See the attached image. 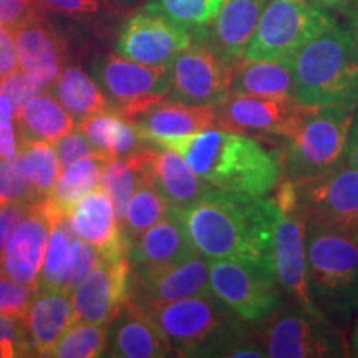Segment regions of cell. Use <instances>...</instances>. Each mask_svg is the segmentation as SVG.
<instances>
[{
  "label": "cell",
  "instance_id": "cell-1",
  "mask_svg": "<svg viewBox=\"0 0 358 358\" xmlns=\"http://www.w3.org/2000/svg\"><path fill=\"white\" fill-rule=\"evenodd\" d=\"M181 214L203 256L245 262L275 275L274 239L280 209L274 198L213 186Z\"/></svg>",
  "mask_w": 358,
  "mask_h": 358
},
{
  "label": "cell",
  "instance_id": "cell-2",
  "mask_svg": "<svg viewBox=\"0 0 358 358\" xmlns=\"http://www.w3.org/2000/svg\"><path fill=\"white\" fill-rule=\"evenodd\" d=\"M158 146L176 151L203 181L219 189L267 196L282 179V153L245 133L216 127Z\"/></svg>",
  "mask_w": 358,
  "mask_h": 358
},
{
  "label": "cell",
  "instance_id": "cell-3",
  "mask_svg": "<svg viewBox=\"0 0 358 358\" xmlns=\"http://www.w3.org/2000/svg\"><path fill=\"white\" fill-rule=\"evenodd\" d=\"M143 308L153 315L178 357H231L252 338L248 322L213 292Z\"/></svg>",
  "mask_w": 358,
  "mask_h": 358
},
{
  "label": "cell",
  "instance_id": "cell-4",
  "mask_svg": "<svg viewBox=\"0 0 358 358\" xmlns=\"http://www.w3.org/2000/svg\"><path fill=\"white\" fill-rule=\"evenodd\" d=\"M290 64L302 105L358 106V53L338 24L303 45Z\"/></svg>",
  "mask_w": 358,
  "mask_h": 358
},
{
  "label": "cell",
  "instance_id": "cell-5",
  "mask_svg": "<svg viewBox=\"0 0 358 358\" xmlns=\"http://www.w3.org/2000/svg\"><path fill=\"white\" fill-rule=\"evenodd\" d=\"M307 268L313 301L327 319L358 313V236L343 227L307 221Z\"/></svg>",
  "mask_w": 358,
  "mask_h": 358
},
{
  "label": "cell",
  "instance_id": "cell-6",
  "mask_svg": "<svg viewBox=\"0 0 358 358\" xmlns=\"http://www.w3.org/2000/svg\"><path fill=\"white\" fill-rule=\"evenodd\" d=\"M357 106H324L285 138L282 178L307 185L345 163V151Z\"/></svg>",
  "mask_w": 358,
  "mask_h": 358
},
{
  "label": "cell",
  "instance_id": "cell-7",
  "mask_svg": "<svg viewBox=\"0 0 358 358\" xmlns=\"http://www.w3.org/2000/svg\"><path fill=\"white\" fill-rule=\"evenodd\" d=\"M337 24L312 0H268L244 58L290 62L303 45Z\"/></svg>",
  "mask_w": 358,
  "mask_h": 358
},
{
  "label": "cell",
  "instance_id": "cell-8",
  "mask_svg": "<svg viewBox=\"0 0 358 358\" xmlns=\"http://www.w3.org/2000/svg\"><path fill=\"white\" fill-rule=\"evenodd\" d=\"M250 335L274 358L348 357L343 335L325 315H313L295 303L280 307L267 319L256 322Z\"/></svg>",
  "mask_w": 358,
  "mask_h": 358
},
{
  "label": "cell",
  "instance_id": "cell-9",
  "mask_svg": "<svg viewBox=\"0 0 358 358\" xmlns=\"http://www.w3.org/2000/svg\"><path fill=\"white\" fill-rule=\"evenodd\" d=\"M275 203L280 217L275 227L274 267L280 289L294 303L313 315H325L313 301L307 268V216L303 213L295 182L280 179ZM327 317V315H325Z\"/></svg>",
  "mask_w": 358,
  "mask_h": 358
},
{
  "label": "cell",
  "instance_id": "cell-10",
  "mask_svg": "<svg viewBox=\"0 0 358 358\" xmlns=\"http://www.w3.org/2000/svg\"><path fill=\"white\" fill-rule=\"evenodd\" d=\"M93 75L111 108L128 120L168 100L171 90L169 65H145L118 55L98 58Z\"/></svg>",
  "mask_w": 358,
  "mask_h": 358
},
{
  "label": "cell",
  "instance_id": "cell-11",
  "mask_svg": "<svg viewBox=\"0 0 358 358\" xmlns=\"http://www.w3.org/2000/svg\"><path fill=\"white\" fill-rule=\"evenodd\" d=\"M209 284L214 295L248 324H256L282 307L274 274L231 259H209Z\"/></svg>",
  "mask_w": 358,
  "mask_h": 358
},
{
  "label": "cell",
  "instance_id": "cell-12",
  "mask_svg": "<svg viewBox=\"0 0 358 358\" xmlns=\"http://www.w3.org/2000/svg\"><path fill=\"white\" fill-rule=\"evenodd\" d=\"M168 100L194 106H219L231 96L232 65L208 43L192 42L169 65Z\"/></svg>",
  "mask_w": 358,
  "mask_h": 358
},
{
  "label": "cell",
  "instance_id": "cell-13",
  "mask_svg": "<svg viewBox=\"0 0 358 358\" xmlns=\"http://www.w3.org/2000/svg\"><path fill=\"white\" fill-rule=\"evenodd\" d=\"M319 108L295 96L231 95L216 106L219 127L245 134L289 138Z\"/></svg>",
  "mask_w": 358,
  "mask_h": 358
},
{
  "label": "cell",
  "instance_id": "cell-14",
  "mask_svg": "<svg viewBox=\"0 0 358 358\" xmlns=\"http://www.w3.org/2000/svg\"><path fill=\"white\" fill-rule=\"evenodd\" d=\"M191 43L189 29L150 2L123 25L116 40V52L138 64L171 65Z\"/></svg>",
  "mask_w": 358,
  "mask_h": 358
},
{
  "label": "cell",
  "instance_id": "cell-15",
  "mask_svg": "<svg viewBox=\"0 0 358 358\" xmlns=\"http://www.w3.org/2000/svg\"><path fill=\"white\" fill-rule=\"evenodd\" d=\"M209 259L201 252L185 261L131 266L128 301L141 307L211 294Z\"/></svg>",
  "mask_w": 358,
  "mask_h": 358
},
{
  "label": "cell",
  "instance_id": "cell-16",
  "mask_svg": "<svg viewBox=\"0 0 358 358\" xmlns=\"http://www.w3.org/2000/svg\"><path fill=\"white\" fill-rule=\"evenodd\" d=\"M131 262L128 252L100 257L90 274L71 292L73 322L108 325L129 297Z\"/></svg>",
  "mask_w": 358,
  "mask_h": 358
},
{
  "label": "cell",
  "instance_id": "cell-17",
  "mask_svg": "<svg viewBox=\"0 0 358 358\" xmlns=\"http://www.w3.org/2000/svg\"><path fill=\"white\" fill-rule=\"evenodd\" d=\"M295 186L307 221L358 231V169L343 163L317 181Z\"/></svg>",
  "mask_w": 358,
  "mask_h": 358
},
{
  "label": "cell",
  "instance_id": "cell-18",
  "mask_svg": "<svg viewBox=\"0 0 358 358\" xmlns=\"http://www.w3.org/2000/svg\"><path fill=\"white\" fill-rule=\"evenodd\" d=\"M129 158L143 176L176 208H187L213 187L192 171L181 155L168 148H143Z\"/></svg>",
  "mask_w": 358,
  "mask_h": 358
},
{
  "label": "cell",
  "instance_id": "cell-19",
  "mask_svg": "<svg viewBox=\"0 0 358 358\" xmlns=\"http://www.w3.org/2000/svg\"><path fill=\"white\" fill-rule=\"evenodd\" d=\"M52 219L43 209L42 199L32 204L0 256V271L13 280L38 289Z\"/></svg>",
  "mask_w": 358,
  "mask_h": 358
},
{
  "label": "cell",
  "instance_id": "cell-20",
  "mask_svg": "<svg viewBox=\"0 0 358 358\" xmlns=\"http://www.w3.org/2000/svg\"><path fill=\"white\" fill-rule=\"evenodd\" d=\"M13 34L20 69L43 87L55 83L64 70L65 42L42 8L13 30Z\"/></svg>",
  "mask_w": 358,
  "mask_h": 358
},
{
  "label": "cell",
  "instance_id": "cell-21",
  "mask_svg": "<svg viewBox=\"0 0 358 358\" xmlns=\"http://www.w3.org/2000/svg\"><path fill=\"white\" fill-rule=\"evenodd\" d=\"M108 352L120 358H163L174 355L166 335L150 312L127 301L108 324Z\"/></svg>",
  "mask_w": 358,
  "mask_h": 358
},
{
  "label": "cell",
  "instance_id": "cell-22",
  "mask_svg": "<svg viewBox=\"0 0 358 358\" xmlns=\"http://www.w3.org/2000/svg\"><path fill=\"white\" fill-rule=\"evenodd\" d=\"M268 0H227L211 24L201 27V40L234 65L243 60Z\"/></svg>",
  "mask_w": 358,
  "mask_h": 358
},
{
  "label": "cell",
  "instance_id": "cell-23",
  "mask_svg": "<svg viewBox=\"0 0 358 358\" xmlns=\"http://www.w3.org/2000/svg\"><path fill=\"white\" fill-rule=\"evenodd\" d=\"M129 122L151 145L219 127L216 106H194L169 100L156 103Z\"/></svg>",
  "mask_w": 358,
  "mask_h": 358
},
{
  "label": "cell",
  "instance_id": "cell-24",
  "mask_svg": "<svg viewBox=\"0 0 358 358\" xmlns=\"http://www.w3.org/2000/svg\"><path fill=\"white\" fill-rule=\"evenodd\" d=\"M199 252L192 244L181 208L171 206L169 211L155 226L128 244V257L131 266H156L185 261Z\"/></svg>",
  "mask_w": 358,
  "mask_h": 358
},
{
  "label": "cell",
  "instance_id": "cell-25",
  "mask_svg": "<svg viewBox=\"0 0 358 358\" xmlns=\"http://www.w3.org/2000/svg\"><path fill=\"white\" fill-rule=\"evenodd\" d=\"M71 226L85 243L93 245L100 257H116L128 252L122 222L105 191H92L70 213Z\"/></svg>",
  "mask_w": 358,
  "mask_h": 358
},
{
  "label": "cell",
  "instance_id": "cell-26",
  "mask_svg": "<svg viewBox=\"0 0 358 358\" xmlns=\"http://www.w3.org/2000/svg\"><path fill=\"white\" fill-rule=\"evenodd\" d=\"M71 324L73 307L70 294L38 289L25 319L27 337L32 352L40 357H50L53 347Z\"/></svg>",
  "mask_w": 358,
  "mask_h": 358
},
{
  "label": "cell",
  "instance_id": "cell-27",
  "mask_svg": "<svg viewBox=\"0 0 358 358\" xmlns=\"http://www.w3.org/2000/svg\"><path fill=\"white\" fill-rule=\"evenodd\" d=\"M231 95L295 96V77L290 62L248 60L232 65Z\"/></svg>",
  "mask_w": 358,
  "mask_h": 358
},
{
  "label": "cell",
  "instance_id": "cell-28",
  "mask_svg": "<svg viewBox=\"0 0 358 358\" xmlns=\"http://www.w3.org/2000/svg\"><path fill=\"white\" fill-rule=\"evenodd\" d=\"M20 141L57 143L75 128V118L48 93L34 96L17 116Z\"/></svg>",
  "mask_w": 358,
  "mask_h": 358
},
{
  "label": "cell",
  "instance_id": "cell-29",
  "mask_svg": "<svg viewBox=\"0 0 358 358\" xmlns=\"http://www.w3.org/2000/svg\"><path fill=\"white\" fill-rule=\"evenodd\" d=\"M80 131L110 158H128L143 150L145 140L134 124L116 110L90 115L80 120Z\"/></svg>",
  "mask_w": 358,
  "mask_h": 358
},
{
  "label": "cell",
  "instance_id": "cell-30",
  "mask_svg": "<svg viewBox=\"0 0 358 358\" xmlns=\"http://www.w3.org/2000/svg\"><path fill=\"white\" fill-rule=\"evenodd\" d=\"M110 159L113 158H110L105 151H98L75 161L58 176L52 192L47 196L48 201L58 211L70 216L75 206L100 185L103 168Z\"/></svg>",
  "mask_w": 358,
  "mask_h": 358
},
{
  "label": "cell",
  "instance_id": "cell-31",
  "mask_svg": "<svg viewBox=\"0 0 358 358\" xmlns=\"http://www.w3.org/2000/svg\"><path fill=\"white\" fill-rule=\"evenodd\" d=\"M53 88L58 101L75 120H83L90 115L113 110L96 80H93L80 66H69L62 70Z\"/></svg>",
  "mask_w": 358,
  "mask_h": 358
},
{
  "label": "cell",
  "instance_id": "cell-32",
  "mask_svg": "<svg viewBox=\"0 0 358 358\" xmlns=\"http://www.w3.org/2000/svg\"><path fill=\"white\" fill-rule=\"evenodd\" d=\"M169 208H171V204L168 203V199L143 176L133 192L131 199H129L127 214H124L122 222L127 244L133 243L143 232L155 226L169 211Z\"/></svg>",
  "mask_w": 358,
  "mask_h": 358
},
{
  "label": "cell",
  "instance_id": "cell-33",
  "mask_svg": "<svg viewBox=\"0 0 358 358\" xmlns=\"http://www.w3.org/2000/svg\"><path fill=\"white\" fill-rule=\"evenodd\" d=\"M20 169L42 198L50 194L60 176V161L57 151L47 141H20L19 143Z\"/></svg>",
  "mask_w": 358,
  "mask_h": 358
},
{
  "label": "cell",
  "instance_id": "cell-34",
  "mask_svg": "<svg viewBox=\"0 0 358 358\" xmlns=\"http://www.w3.org/2000/svg\"><path fill=\"white\" fill-rule=\"evenodd\" d=\"M108 352V325L73 322L53 347L50 357L96 358Z\"/></svg>",
  "mask_w": 358,
  "mask_h": 358
},
{
  "label": "cell",
  "instance_id": "cell-35",
  "mask_svg": "<svg viewBox=\"0 0 358 358\" xmlns=\"http://www.w3.org/2000/svg\"><path fill=\"white\" fill-rule=\"evenodd\" d=\"M143 179V174L138 169L134 161L129 158H113L106 163L101 173V189L108 196L113 204L115 214L120 222H123L129 199H131L138 182Z\"/></svg>",
  "mask_w": 358,
  "mask_h": 358
},
{
  "label": "cell",
  "instance_id": "cell-36",
  "mask_svg": "<svg viewBox=\"0 0 358 358\" xmlns=\"http://www.w3.org/2000/svg\"><path fill=\"white\" fill-rule=\"evenodd\" d=\"M161 10L185 25L186 29H201L216 19L227 0H153Z\"/></svg>",
  "mask_w": 358,
  "mask_h": 358
},
{
  "label": "cell",
  "instance_id": "cell-37",
  "mask_svg": "<svg viewBox=\"0 0 358 358\" xmlns=\"http://www.w3.org/2000/svg\"><path fill=\"white\" fill-rule=\"evenodd\" d=\"M43 199L22 173L19 159L0 156V204H35Z\"/></svg>",
  "mask_w": 358,
  "mask_h": 358
},
{
  "label": "cell",
  "instance_id": "cell-38",
  "mask_svg": "<svg viewBox=\"0 0 358 358\" xmlns=\"http://www.w3.org/2000/svg\"><path fill=\"white\" fill-rule=\"evenodd\" d=\"M38 289L13 280L0 271V315L25 320Z\"/></svg>",
  "mask_w": 358,
  "mask_h": 358
},
{
  "label": "cell",
  "instance_id": "cell-39",
  "mask_svg": "<svg viewBox=\"0 0 358 358\" xmlns=\"http://www.w3.org/2000/svg\"><path fill=\"white\" fill-rule=\"evenodd\" d=\"M43 85L38 83L24 70H15L13 73L0 80V92L6 93L8 100H10L15 118L20 115L27 103L32 100L34 96L43 93Z\"/></svg>",
  "mask_w": 358,
  "mask_h": 358
},
{
  "label": "cell",
  "instance_id": "cell-40",
  "mask_svg": "<svg viewBox=\"0 0 358 358\" xmlns=\"http://www.w3.org/2000/svg\"><path fill=\"white\" fill-rule=\"evenodd\" d=\"M58 161H60L62 169L69 168L70 164H73L75 161L85 156L98 153V148L88 140L82 131H70L66 136L57 141L55 146Z\"/></svg>",
  "mask_w": 358,
  "mask_h": 358
},
{
  "label": "cell",
  "instance_id": "cell-41",
  "mask_svg": "<svg viewBox=\"0 0 358 358\" xmlns=\"http://www.w3.org/2000/svg\"><path fill=\"white\" fill-rule=\"evenodd\" d=\"M13 108L6 93L0 92V156L15 158L19 155V138L13 127Z\"/></svg>",
  "mask_w": 358,
  "mask_h": 358
},
{
  "label": "cell",
  "instance_id": "cell-42",
  "mask_svg": "<svg viewBox=\"0 0 358 358\" xmlns=\"http://www.w3.org/2000/svg\"><path fill=\"white\" fill-rule=\"evenodd\" d=\"M40 10L35 0H0V24L12 32Z\"/></svg>",
  "mask_w": 358,
  "mask_h": 358
},
{
  "label": "cell",
  "instance_id": "cell-43",
  "mask_svg": "<svg viewBox=\"0 0 358 358\" xmlns=\"http://www.w3.org/2000/svg\"><path fill=\"white\" fill-rule=\"evenodd\" d=\"M42 10H50L66 17H87L100 10V0H35Z\"/></svg>",
  "mask_w": 358,
  "mask_h": 358
},
{
  "label": "cell",
  "instance_id": "cell-44",
  "mask_svg": "<svg viewBox=\"0 0 358 358\" xmlns=\"http://www.w3.org/2000/svg\"><path fill=\"white\" fill-rule=\"evenodd\" d=\"M32 204H0V256L13 234L29 214Z\"/></svg>",
  "mask_w": 358,
  "mask_h": 358
},
{
  "label": "cell",
  "instance_id": "cell-45",
  "mask_svg": "<svg viewBox=\"0 0 358 358\" xmlns=\"http://www.w3.org/2000/svg\"><path fill=\"white\" fill-rule=\"evenodd\" d=\"M19 66L15 37L12 35L10 29L0 24V80L19 70Z\"/></svg>",
  "mask_w": 358,
  "mask_h": 358
},
{
  "label": "cell",
  "instance_id": "cell-46",
  "mask_svg": "<svg viewBox=\"0 0 358 358\" xmlns=\"http://www.w3.org/2000/svg\"><path fill=\"white\" fill-rule=\"evenodd\" d=\"M345 163L348 164V166L358 169V106L355 111V118H353L350 133H348Z\"/></svg>",
  "mask_w": 358,
  "mask_h": 358
},
{
  "label": "cell",
  "instance_id": "cell-47",
  "mask_svg": "<svg viewBox=\"0 0 358 358\" xmlns=\"http://www.w3.org/2000/svg\"><path fill=\"white\" fill-rule=\"evenodd\" d=\"M312 2L327 8V10L347 17L358 8V0H312Z\"/></svg>",
  "mask_w": 358,
  "mask_h": 358
},
{
  "label": "cell",
  "instance_id": "cell-48",
  "mask_svg": "<svg viewBox=\"0 0 358 358\" xmlns=\"http://www.w3.org/2000/svg\"><path fill=\"white\" fill-rule=\"evenodd\" d=\"M22 357L20 347L10 338H0V358Z\"/></svg>",
  "mask_w": 358,
  "mask_h": 358
},
{
  "label": "cell",
  "instance_id": "cell-49",
  "mask_svg": "<svg viewBox=\"0 0 358 358\" xmlns=\"http://www.w3.org/2000/svg\"><path fill=\"white\" fill-rule=\"evenodd\" d=\"M345 30H347V34L350 35L353 47H355V50L358 53V8L348 15V24H347Z\"/></svg>",
  "mask_w": 358,
  "mask_h": 358
},
{
  "label": "cell",
  "instance_id": "cell-50",
  "mask_svg": "<svg viewBox=\"0 0 358 358\" xmlns=\"http://www.w3.org/2000/svg\"><path fill=\"white\" fill-rule=\"evenodd\" d=\"M348 348H350V355L352 357H358V322H357L355 329H353V332H352L350 345H348Z\"/></svg>",
  "mask_w": 358,
  "mask_h": 358
},
{
  "label": "cell",
  "instance_id": "cell-51",
  "mask_svg": "<svg viewBox=\"0 0 358 358\" xmlns=\"http://www.w3.org/2000/svg\"><path fill=\"white\" fill-rule=\"evenodd\" d=\"M357 236H358V231H357Z\"/></svg>",
  "mask_w": 358,
  "mask_h": 358
}]
</instances>
